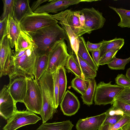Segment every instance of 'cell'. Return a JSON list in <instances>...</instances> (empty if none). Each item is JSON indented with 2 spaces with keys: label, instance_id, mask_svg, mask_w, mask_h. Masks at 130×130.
Listing matches in <instances>:
<instances>
[{
  "label": "cell",
  "instance_id": "4316f807",
  "mask_svg": "<svg viewBox=\"0 0 130 130\" xmlns=\"http://www.w3.org/2000/svg\"><path fill=\"white\" fill-rule=\"evenodd\" d=\"M109 8L114 11L119 15L120 21L118 24L122 28H130V10L123 8H117L109 6Z\"/></svg>",
  "mask_w": 130,
  "mask_h": 130
},
{
  "label": "cell",
  "instance_id": "2e32d148",
  "mask_svg": "<svg viewBox=\"0 0 130 130\" xmlns=\"http://www.w3.org/2000/svg\"><path fill=\"white\" fill-rule=\"evenodd\" d=\"M42 105L40 115L42 118V123L52 119L54 114L57 112L56 109L53 106L52 97L50 92L46 89L42 90Z\"/></svg>",
  "mask_w": 130,
  "mask_h": 130
},
{
  "label": "cell",
  "instance_id": "8d00e7d4",
  "mask_svg": "<svg viewBox=\"0 0 130 130\" xmlns=\"http://www.w3.org/2000/svg\"><path fill=\"white\" fill-rule=\"evenodd\" d=\"M111 107L113 109L121 110L123 112L124 115L130 117V105L115 100L112 104Z\"/></svg>",
  "mask_w": 130,
  "mask_h": 130
},
{
  "label": "cell",
  "instance_id": "4fadbf2b",
  "mask_svg": "<svg viewBox=\"0 0 130 130\" xmlns=\"http://www.w3.org/2000/svg\"><path fill=\"white\" fill-rule=\"evenodd\" d=\"M84 0H52L49 3L40 6L34 12L35 13H55L62 11L69 7L76 5Z\"/></svg>",
  "mask_w": 130,
  "mask_h": 130
},
{
  "label": "cell",
  "instance_id": "ffe728a7",
  "mask_svg": "<svg viewBox=\"0 0 130 130\" xmlns=\"http://www.w3.org/2000/svg\"><path fill=\"white\" fill-rule=\"evenodd\" d=\"M71 55L73 57L85 79L95 78L97 75L96 70L75 54L73 53Z\"/></svg>",
  "mask_w": 130,
  "mask_h": 130
},
{
  "label": "cell",
  "instance_id": "5b68a950",
  "mask_svg": "<svg viewBox=\"0 0 130 130\" xmlns=\"http://www.w3.org/2000/svg\"><path fill=\"white\" fill-rule=\"evenodd\" d=\"M58 22L48 13L34 12L24 17L20 23L22 31L29 32L35 31Z\"/></svg>",
  "mask_w": 130,
  "mask_h": 130
},
{
  "label": "cell",
  "instance_id": "ac0fdd59",
  "mask_svg": "<svg viewBox=\"0 0 130 130\" xmlns=\"http://www.w3.org/2000/svg\"><path fill=\"white\" fill-rule=\"evenodd\" d=\"M58 23L60 24L65 32L67 42V50L68 53L71 55L73 53L77 56L79 47V41L70 26L66 23L61 21Z\"/></svg>",
  "mask_w": 130,
  "mask_h": 130
},
{
  "label": "cell",
  "instance_id": "8fae6325",
  "mask_svg": "<svg viewBox=\"0 0 130 130\" xmlns=\"http://www.w3.org/2000/svg\"><path fill=\"white\" fill-rule=\"evenodd\" d=\"M9 78V83L7 86L10 93L16 103H23L26 92L27 78L22 76H15Z\"/></svg>",
  "mask_w": 130,
  "mask_h": 130
},
{
  "label": "cell",
  "instance_id": "30bf717a",
  "mask_svg": "<svg viewBox=\"0 0 130 130\" xmlns=\"http://www.w3.org/2000/svg\"><path fill=\"white\" fill-rule=\"evenodd\" d=\"M85 18V28L86 33L90 34L92 31L102 28L106 22L102 13L94 8H84L80 10Z\"/></svg>",
  "mask_w": 130,
  "mask_h": 130
},
{
  "label": "cell",
  "instance_id": "9c48e42d",
  "mask_svg": "<svg viewBox=\"0 0 130 130\" xmlns=\"http://www.w3.org/2000/svg\"><path fill=\"white\" fill-rule=\"evenodd\" d=\"M51 15L57 21L68 25L78 38L86 33L85 28L81 25L76 11L67 9Z\"/></svg>",
  "mask_w": 130,
  "mask_h": 130
},
{
  "label": "cell",
  "instance_id": "b9f144b4",
  "mask_svg": "<svg viewBox=\"0 0 130 130\" xmlns=\"http://www.w3.org/2000/svg\"><path fill=\"white\" fill-rule=\"evenodd\" d=\"M93 57V59L95 63L99 67V62L100 57V50H99L91 52Z\"/></svg>",
  "mask_w": 130,
  "mask_h": 130
},
{
  "label": "cell",
  "instance_id": "83f0119b",
  "mask_svg": "<svg viewBox=\"0 0 130 130\" xmlns=\"http://www.w3.org/2000/svg\"><path fill=\"white\" fill-rule=\"evenodd\" d=\"M67 80L66 70L64 67H61L58 69V84L59 93L58 102L61 101L66 92Z\"/></svg>",
  "mask_w": 130,
  "mask_h": 130
},
{
  "label": "cell",
  "instance_id": "d6a6232c",
  "mask_svg": "<svg viewBox=\"0 0 130 130\" xmlns=\"http://www.w3.org/2000/svg\"><path fill=\"white\" fill-rule=\"evenodd\" d=\"M53 79L54 101L53 105L57 109L59 104L58 96L59 86L58 84V70L52 74Z\"/></svg>",
  "mask_w": 130,
  "mask_h": 130
},
{
  "label": "cell",
  "instance_id": "7bdbcfd3",
  "mask_svg": "<svg viewBox=\"0 0 130 130\" xmlns=\"http://www.w3.org/2000/svg\"><path fill=\"white\" fill-rule=\"evenodd\" d=\"M52 0H38L32 3L31 7V9L32 11L34 12L35 10L40 6L42 4L47 2H50Z\"/></svg>",
  "mask_w": 130,
  "mask_h": 130
},
{
  "label": "cell",
  "instance_id": "f35d334b",
  "mask_svg": "<svg viewBox=\"0 0 130 130\" xmlns=\"http://www.w3.org/2000/svg\"><path fill=\"white\" fill-rule=\"evenodd\" d=\"M124 115H115L108 116L107 115L102 125L106 124H114L119 122Z\"/></svg>",
  "mask_w": 130,
  "mask_h": 130
},
{
  "label": "cell",
  "instance_id": "60d3db41",
  "mask_svg": "<svg viewBox=\"0 0 130 130\" xmlns=\"http://www.w3.org/2000/svg\"><path fill=\"white\" fill-rule=\"evenodd\" d=\"M102 44V41L98 43L94 44L88 41L86 43V46L88 51L91 52L92 51L99 50Z\"/></svg>",
  "mask_w": 130,
  "mask_h": 130
},
{
  "label": "cell",
  "instance_id": "74e56055",
  "mask_svg": "<svg viewBox=\"0 0 130 130\" xmlns=\"http://www.w3.org/2000/svg\"><path fill=\"white\" fill-rule=\"evenodd\" d=\"M115 80L117 85L123 87L124 88H130V81L123 74H118Z\"/></svg>",
  "mask_w": 130,
  "mask_h": 130
},
{
  "label": "cell",
  "instance_id": "f546056e",
  "mask_svg": "<svg viewBox=\"0 0 130 130\" xmlns=\"http://www.w3.org/2000/svg\"><path fill=\"white\" fill-rule=\"evenodd\" d=\"M68 73L70 72L76 76L85 78L73 56L70 55L65 65Z\"/></svg>",
  "mask_w": 130,
  "mask_h": 130
},
{
  "label": "cell",
  "instance_id": "d590c367",
  "mask_svg": "<svg viewBox=\"0 0 130 130\" xmlns=\"http://www.w3.org/2000/svg\"><path fill=\"white\" fill-rule=\"evenodd\" d=\"M115 100L130 105V88H124L116 96Z\"/></svg>",
  "mask_w": 130,
  "mask_h": 130
},
{
  "label": "cell",
  "instance_id": "5bb4252c",
  "mask_svg": "<svg viewBox=\"0 0 130 130\" xmlns=\"http://www.w3.org/2000/svg\"><path fill=\"white\" fill-rule=\"evenodd\" d=\"M60 105L63 114L69 116L75 114L80 106L77 97L68 90L66 92Z\"/></svg>",
  "mask_w": 130,
  "mask_h": 130
},
{
  "label": "cell",
  "instance_id": "6da1fadb",
  "mask_svg": "<svg viewBox=\"0 0 130 130\" xmlns=\"http://www.w3.org/2000/svg\"><path fill=\"white\" fill-rule=\"evenodd\" d=\"M31 39L37 56L47 55L57 42L67 40L64 29L57 24L42 28L35 31L24 32Z\"/></svg>",
  "mask_w": 130,
  "mask_h": 130
},
{
  "label": "cell",
  "instance_id": "ab89813d",
  "mask_svg": "<svg viewBox=\"0 0 130 130\" xmlns=\"http://www.w3.org/2000/svg\"><path fill=\"white\" fill-rule=\"evenodd\" d=\"M8 19L6 18L0 20V41H1L7 35V24Z\"/></svg>",
  "mask_w": 130,
  "mask_h": 130
},
{
  "label": "cell",
  "instance_id": "3957f363",
  "mask_svg": "<svg viewBox=\"0 0 130 130\" xmlns=\"http://www.w3.org/2000/svg\"><path fill=\"white\" fill-rule=\"evenodd\" d=\"M27 89L23 103L28 111L40 115L42 109V96L40 85L34 78H27Z\"/></svg>",
  "mask_w": 130,
  "mask_h": 130
},
{
  "label": "cell",
  "instance_id": "ee69618b",
  "mask_svg": "<svg viewBox=\"0 0 130 130\" xmlns=\"http://www.w3.org/2000/svg\"><path fill=\"white\" fill-rule=\"evenodd\" d=\"M122 130H130V122L121 127Z\"/></svg>",
  "mask_w": 130,
  "mask_h": 130
},
{
  "label": "cell",
  "instance_id": "f1b7e54d",
  "mask_svg": "<svg viewBox=\"0 0 130 130\" xmlns=\"http://www.w3.org/2000/svg\"><path fill=\"white\" fill-rule=\"evenodd\" d=\"M88 79L76 76L72 80L71 87L82 95L84 94L89 85Z\"/></svg>",
  "mask_w": 130,
  "mask_h": 130
},
{
  "label": "cell",
  "instance_id": "f6af8a7d",
  "mask_svg": "<svg viewBox=\"0 0 130 130\" xmlns=\"http://www.w3.org/2000/svg\"><path fill=\"white\" fill-rule=\"evenodd\" d=\"M125 76L130 81V68L127 69Z\"/></svg>",
  "mask_w": 130,
  "mask_h": 130
},
{
  "label": "cell",
  "instance_id": "9a60e30c",
  "mask_svg": "<svg viewBox=\"0 0 130 130\" xmlns=\"http://www.w3.org/2000/svg\"><path fill=\"white\" fill-rule=\"evenodd\" d=\"M107 116L106 112L95 116L80 119L76 124L77 130H99Z\"/></svg>",
  "mask_w": 130,
  "mask_h": 130
},
{
  "label": "cell",
  "instance_id": "836d02e7",
  "mask_svg": "<svg viewBox=\"0 0 130 130\" xmlns=\"http://www.w3.org/2000/svg\"><path fill=\"white\" fill-rule=\"evenodd\" d=\"M3 11L0 18L2 20L6 18L8 19L10 15L12 17V14L14 0H3Z\"/></svg>",
  "mask_w": 130,
  "mask_h": 130
},
{
  "label": "cell",
  "instance_id": "603a6c76",
  "mask_svg": "<svg viewBox=\"0 0 130 130\" xmlns=\"http://www.w3.org/2000/svg\"><path fill=\"white\" fill-rule=\"evenodd\" d=\"M102 45L100 47V57L107 52L113 49L120 50L124 44V40L123 38H116L109 40L102 41Z\"/></svg>",
  "mask_w": 130,
  "mask_h": 130
},
{
  "label": "cell",
  "instance_id": "484cf974",
  "mask_svg": "<svg viewBox=\"0 0 130 130\" xmlns=\"http://www.w3.org/2000/svg\"><path fill=\"white\" fill-rule=\"evenodd\" d=\"M89 84L85 93L81 96L84 104L89 106L93 104V100L96 87L95 78L88 79Z\"/></svg>",
  "mask_w": 130,
  "mask_h": 130
},
{
  "label": "cell",
  "instance_id": "d4e9b609",
  "mask_svg": "<svg viewBox=\"0 0 130 130\" xmlns=\"http://www.w3.org/2000/svg\"><path fill=\"white\" fill-rule=\"evenodd\" d=\"M34 45L33 41L29 36L21 31L15 42V51H19L32 47Z\"/></svg>",
  "mask_w": 130,
  "mask_h": 130
},
{
  "label": "cell",
  "instance_id": "1f68e13d",
  "mask_svg": "<svg viewBox=\"0 0 130 130\" xmlns=\"http://www.w3.org/2000/svg\"><path fill=\"white\" fill-rule=\"evenodd\" d=\"M130 122V117L125 115L115 124L102 125L99 130H117Z\"/></svg>",
  "mask_w": 130,
  "mask_h": 130
},
{
  "label": "cell",
  "instance_id": "7c38bea8",
  "mask_svg": "<svg viewBox=\"0 0 130 130\" xmlns=\"http://www.w3.org/2000/svg\"><path fill=\"white\" fill-rule=\"evenodd\" d=\"M16 104L9 92L7 85H4L0 91L1 116L6 120L9 119L18 110Z\"/></svg>",
  "mask_w": 130,
  "mask_h": 130
},
{
  "label": "cell",
  "instance_id": "277c9868",
  "mask_svg": "<svg viewBox=\"0 0 130 130\" xmlns=\"http://www.w3.org/2000/svg\"><path fill=\"white\" fill-rule=\"evenodd\" d=\"M48 64L46 72L53 74L61 67H64L70 55L64 40L56 43L51 48L47 55Z\"/></svg>",
  "mask_w": 130,
  "mask_h": 130
},
{
  "label": "cell",
  "instance_id": "4dcf8cb0",
  "mask_svg": "<svg viewBox=\"0 0 130 130\" xmlns=\"http://www.w3.org/2000/svg\"><path fill=\"white\" fill-rule=\"evenodd\" d=\"M130 61V57L125 59L117 58L116 57L107 64L108 67L113 70H124L126 64Z\"/></svg>",
  "mask_w": 130,
  "mask_h": 130
},
{
  "label": "cell",
  "instance_id": "7402d4cb",
  "mask_svg": "<svg viewBox=\"0 0 130 130\" xmlns=\"http://www.w3.org/2000/svg\"><path fill=\"white\" fill-rule=\"evenodd\" d=\"M48 61V56L47 55L37 56L34 74L35 79L36 81L39 80L46 71Z\"/></svg>",
  "mask_w": 130,
  "mask_h": 130
},
{
  "label": "cell",
  "instance_id": "d6986e66",
  "mask_svg": "<svg viewBox=\"0 0 130 130\" xmlns=\"http://www.w3.org/2000/svg\"><path fill=\"white\" fill-rule=\"evenodd\" d=\"M22 31L20 22L9 15L7 24V36L9 39L11 48L15 46V42Z\"/></svg>",
  "mask_w": 130,
  "mask_h": 130
},
{
  "label": "cell",
  "instance_id": "8992f818",
  "mask_svg": "<svg viewBox=\"0 0 130 130\" xmlns=\"http://www.w3.org/2000/svg\"><path fill=\"white\" fill-rule=\"evenodd\" d=\"M111 82L106 83L102 81L98 84L93 100L95 105L112 104L116 96L124 88L117 85L111 84Z\"/></svg>",
  "mask_w": 130,
  "mask_h": 130
},
{
  "label": "cell",
  "instance_id": "cb8c5ba5",
  "mask_svg": "<svg viewBox=\"0 0 130 130\" xmlns=\"http://www.w3.org/2000/svg\"><path fill=\"white\" fill-rule=\"evenodd\" d=\"M74 125L69 120L42 123L36 130H72Z\"/></svg>",
  "mask_w": 130,
  "mask_h": 130
},
{
  "label": "cell",
  "instance_id": "e0dca14e",
  "mask_svg": "<svg viewBox=\"0 0 130 130\" xmlns=\"http://www.w3.org/2000/svg\"><path fill=\"white\" fill-rule=\"evenodd\" d=\"M29 0H14L12 12V18L20 22L25 17L34 13L29 5Z\"/></svg>",
  "mask_w": 130,
  "mask_h": 130
},
{
  "label": "cell",
  "instance_id": "ba28073f",
  "mask_svg": "<svg viewBox=\"0 0 130 130\" xmlns=\"http://www.w3.org/2000/svg\"><path fill=\"white\" fill-rule=\"evenodd\" d=\"M13 55L9 39L6 36L0 41V77L11 73L13 68Z\"/></svg>",
  "mask_w": 130,
  "mask_h": 130
},
{
  "label": "cell",
  "instance_id": "52a82bcc",
  "mask_svg": "<svg viewBox=\"0 0 130 130\" xmlns=\"http://www.w3.org/2000/svg\"><path fill=\"white\" fill-rule=\"evenodd\" d=\"M41 120L40 117L29 111L17 110L7 120L4 130H16L21 127L36 123Z\"/></svg>",
  "mask_w": 130,
  "mask_h": 130
},
{
  "label": "cell",
  "instance_id": "bcb514c9",
  "mask_svg": "<svg viewBox=\"0 0 130 130\" xmlns=\"http://www.w3.org/2000/svg\"><path fill=\"white\" fill-rule=\"evenodd\" d=\"M117 130H122L121 127L119 129Z\"/></svg>",
  "mask_w": 130,
  "mask_h": 130
},
{
  "label": "cell",
  "instance_id": "44dd1931",
  "mask_svg": "<svg viewBox=\"0 0 130 130\" xmlns=\"http://www.w3.org/2000/svg\"><path fill=\"white\" fill-rule=\"evenodd\" d=\"M79 47L77 55L88 63L94 69L97 71L98 67L90 55L86 46V42L83 37H78Z\"/></svg>",
  "mask_w": 130,
  "mask_h": 130
},
{
  "label": "cell",
  "instance_id": "e575fe53",
  "mask_svg": "<svg viewBox=\"0 0 130 130\" xmlns=\"http://www.w3.org/2000/svg\"><path fill=\"white\" fill-rule=\"evenodd\" d=\"M119 50L113 49L107 52L100 57L99 62V65L108 64L115 57Z\"/></svg>",
  "mask_w": 130,
  "mask_h": 130
},
{
  "label": "cell",
  "instance_id": "7a4b0ae2",
  "mask_svg": "<svg viewBox=\"0 0 130 130\" xmlns=\"http://www.w3.org/2000/svg\"><path fill=\"white\" fill-rule=\"evenodd\" d=\"M37 56L34 52V45L27 49L22 55L13 57V68L9 78L21 76L27 78H34V70Z\"/></svg>",
  "mask_w": 130,
  "mask_h": 130
}]
</instances>
